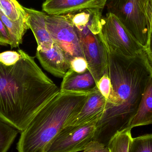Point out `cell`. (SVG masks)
Returning a JSON list of instances; mask_svg holds the SVG:
<instances>
[{"label": "cell", "mask_w": 152, "mask_h": 152, "mask_svg": "<svg viewBox=\"0 0 152 152\" xmlns=\"http://www.w3.org/2000/svg\"><path fill=\"white\" fill-rule=\"evenodd\" d=\"M106 102L107 100L96 88L89 95L82 109L67 121L64 127L92 121L98 122L104 112Z\"/></svg>", "instance_id": "9c48e42d"}, {"label": "cell", "mask_w": 152, "mask_h": 152, "mask_svg": "<svg viewBox=\"0 0 152 152\" xmlns=\"http://www.w3.org/2000/svg\"><path fill=\"white\" fill-rule=\"evenodd\" d=\"M20 132L0 118V152H7Z\"/></svg>", "instance_id": "e0dca14e"}, {"label": "cell", "mask_w": 152, "mask_h": 152, "mask_svg": "<svg viewBox=\"0 0 152 152\" xmlns=\"http://www.w3.org/2000/svg\"><path fill=\"white\" fill-rule=\"evenodd\" d=\"M102 34L105 46L127 58H134L144 50L118 18L108 12L103 18Z\"/></svg>", "instance_id": "8992f818"}, {"label": "cell", "mask_w": 152, "mask_h": 152, "mask_svg": "<svg viewBox=\"0 0 152 152\" xmlns=\"http://www.w3.org/2000/svg\"><path fill=\"white\" fill-rule=\"evenodd\" d=\"M147 8L148 14L151 18L152 24V0H147Z\"/></svg>", "instance_id": "cb8c5ba5"}, {"label": "cell", "mask_w": 152, "mask_h": 152, "mask_svg": "<svg viewBox=\"0 0 152 152\" xmlns=\"http://www.w3.org/2000/svg\"><path fill=\"white\" fill-rule=\"evenodd\" d=\"M152 124V77L149 80L143 94L136 113L127 129Z\"/></svg>", "instance_id": "5bb4252c"}, {"label": "cell", "mask_w": 152, "mask_h": 152, "mask_svg": "<svg viewBox=\"0 0 152 152\" xmlns=\"http://www.w3.org/2000/svg\"><path fill=\"white\" fill-rule=\"evenodd\" d=\"M96 87L100 93L107 100L111 91V83L109 74H104L100 78L96 83Z\"/></svg>", "instance_id": "d6986e66"}, {"label": "cell", "mask_w": 152, "mask_h": 152, "mask_svg": "<svg viewBox=\"0 0 152 152\" xmlns=\"http://www.w3.org/2000/svg\"><path fill=\"white\" fill-rule=\"evenodd\" d=\"M0 13L11 21L29 29L28 14L17 0H0Z\"/></svg>", "instance_id": "9a60e30c"}, {"label": "cell", "mask_w": 152, "mask_h": 152, "mask_svg": "<svg viewBox=\"0 0 152 152\" xmlns=\"http://www.w3.org/2000/svg\"><path fill=\"white\" fill-rule=\"evenodd\" d=\"M12 45L9 31L1 20L0 19V45L7 46Z\"/></svg>", "instance_id": "7402d4cb"}, {"label": "cell", "mask_w": 152, "mask_h": 152, "mask_svg": "<svg viewBox=\"0 0 152 152\" xmlns=\"http://www.w3.org/2000/svg\"><path fill=\"white\" fill-rule=\"evenodd\" d=\"M97 121L65 127L52 141L46 152L83 151L94 140Z\"/></svg>", "instance_id": "52a82bcc"}, {"label": "cell", "mask_w": 152, "mask_h": 152, "mask_svg": "<svg viewBox=\"0 0 152 152\" xmlns=\"http://www.w3.org/2000/svg\"><path fill=\"white\" fill-rule=\"evenodd\" d=\"M105 47L111 91L96 124L94 140L107 146L117 132L128 128L152 77V68L145 50L130 58Z\"/></svg>", "instance_id": "7a4b0ae2"}, {"label": "cell", "mask_w": 152, "mask_h": 152, "mask_svg": "<svg viewBox=\"0 0 152 152\" xmlns=\"http://www.w3.org/2000/svg\"><path fill=\"white\" fill-rule=\"evenodd\" d=\"M36 57L43 68L55 77L63 78L70 69L71 61L55 43L49 50H37Z\"/></svg>", "instance_id": "30bf717a"}, {"label": "cell", "mask_w": 152, "mask_h": 152, "mask_svg": "<svg viewBox=\"0 0 152 152\" xmlns=\"http://www.w3.org/2000/svg\"><path fill=\"white\" fill-rule=\"evenodd\" d=\"M147 3V0H108L106 5L108 12L118 18L144 50L152 28Z\"/></svg>", "instance_id": "277c9868"}, {"label": "cell", "mask_w": 152, "mask_h": 152, "mask_svg": "<svg viewBox=\"0 0 152 152\" xmlns=\"http://www.w3.org/2000/svg\"><path fill=\"white\" fill-rule=\"evenodd\" d=\"M145 53L147 54L148 60H149V62H150L152 68V24L150 40H149L147 48L145 50Z\"/></svg>", "instance_id": "603a6c76"}, {"label": "cell", "mask_w": 152, "mask_h": 152, "mask_svg": "<svg viewBox=\"0 0 152 152\" xmlns=\"http://www.w3.org/2000/svg\"><path fill=\"white\" fill-rule=\"evenodd\" d=\"M46 23L54 43L65 52L70 61L76 57H83L77 34L64 15L47 14Z\"/></svg>", "instance_id": "ba28073f"}, {"label": "cell", "mask_w": 152, "mask_h": 152, "mask_svg": "<svg viewBox=\"0 0 152 152\" xmlns=\"http://www.w3.org/2000/svg\"><path fill=\"white\" fill-rule=\"evenodd\" d=\"M28 14V25L34 34L37 43V50H45L51 48L54 42L46 26V17L47 14L31 8L25 7Z\"/></svg>", "instance_id": "7c38bea8"}, {"label": "cell", "mask_w": 152, "mask_h": 152, "mask_svg": "<svg viewBox=\"0 0 152 152\" xmlns=\"http://www.w3.org/2000/svg\"><path fill=\"white\" fill-rule=\"evenodd\" d=\"M83 152H110L107 145L93 140L83 151Z\"/></svg>", "instance_id": "44dd1931"}, {"label": "cell", "mask_w": 152, "mask_h": 152, "mask_svg": "<svg viewBox=\"0 0 152 152\" xmlns=\"http://www.w3.org/2000/svg\"><path fill=\"white\" fill-rule=\"evenodd\" d=\"M70 69L78 73H83L88 70V64L83 57L74 58L70 61Z\"/></svg>", "instance_id": "ffe728a7"}, {"label": "cell", "mask_w": 152, "mask_h": 152, "mask_svg": "<svg viewBox=\"0 0 152 152\" xmlns=\"http://www.w3.org/2000/svg\"><path fill=\"white\" fill-rule=\"evenodd\" d=\"M131 131V129H126L113 135L107 145L110 152H129L133 139Z\"/></svg>", "instance_id": "2e32d148"}, {"label": "cell", "mask_w": 152, "mask_h": 152, "mask_svg": "<svg viewBox=\"0 0 152 152\" xmlns=\"http://www.w3.org/2000/svg\"><path fill=\"white\" fill-rule=\"evenodd\" d=\"M96 87L94 78L89 70L78 73L69 69L63 77L60 88L65 91H91Z\"/></svg>", "instance_id": "4fadbf2b"}, {"label": "cell", "mask_w": 152, "mask_h": 152, "mask_svg": "<svg viewBox=\"0 0 152 152\" xmlns=\"http://www.w3.org/2000/svg\"><path fill=\"white\" fill-rule=\"evenodd\" d=\"M108 0H45L42 5L43 11L48 15H65L86 9L102 10Z\"/></svg>", "instance_id": "8fae6325"}, {"label": "cell", "mask_w": 152, "mask_h": 152, "mask_svg": "<svg viewBox=\"0 0 152 152\" xmlns=\"http://www.w3.org/2000/svg\"><path fill=\"white\" fill-rule=\"evenodd\" d=\"M94 90L60 91L21 132L17 144L18 152H46L52 141L67 121L82 109Z\"/></svg>", "instance_id": "3957f363"}, {"label": "cell", "mask_w": 152, "mask_h": 152, "mask_svg": "<svg viewBox=\"0 0 152 152\" xmlns=\"http://www.w3.org/2000/svg\"><path fill=\"white\" fill-rule=\"evenodd\" d=\"M129 152H152V134L133 138Z\"/></svg>", "instance_id": "ac0fdd59"}, {"label": "cell", "mask_w": 152, "mask_h": 152, "mask_svg": "<svg viewBox=\"0 0 152 152\" xmlns=\"http://www.w3.org/2000/svg\"><path fill=\"white\" fill-rule=\"evenodd\" d=\"M60 91L23 50L0 53V118L20 132Z\"/></svg>", "instance_id": "6da1fadb"}, {"label": "cell", "mask_w": 152, "mask_h": 152, "mask_svg": "<svg viewBox=\"0 0 152 152\" xmlns=\"http://www.w3.org/2000/svg\"><path fill=\"white\" fill-rule=\"evenodd\" d=\"M102 23L95 21L85 26L75 28L77 34L83 57L88 70L97 83L104 74H108L107 51L102 34Z\"/></svg>", "instance_id": "5b68a950"}]
</instances>
